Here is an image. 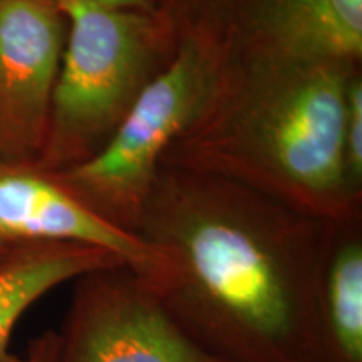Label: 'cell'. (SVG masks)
<instances>
[{
	"instance_id": "6da1fadb",
	"label": "cell",
	"mask_w": 362,
	"mask_h": 362,
	"mask_svg": "<svg viewBox=\"0 0 362 362\" xmlns=\"http://www.w3.org/2000/svg\"><path fill=\"white\" fill-rule=\"evenodd\" d=\"M329 220L237 181L161 165L136 235L163 257L148 284L223 362H307Z\"/></svg>"
},
{
	"instance_id": "7a4b0ae2",
	"label": "cell",
	"mask_w": 362,
	"mask_h": 362,
	"mask_svg": "<svg viewBox=\"0 0 362 362\" xmlns=\"http://www.w3.org/2000/svg\"><path fill=\"white\" fill-rule=\"evenodd\" d=\"M361 64L226 51L200 110L163 158L237 181L320 220L362 215L344 158Z\"/></svg>"
},
{
	"instance_id": "3957f363",
	"label": "cell",
	"mask_w": 362,
	"mask_h": 362,
	"mask_svg": "<svg viewBox=\"0 0 362 362\" xmlns=\"http://www.w3.org/2000/svg\"><path fill=\"white\" fill-rule=\"evenodd\" d=\"M67 33L47 134L34 168L59 173L106 146L146 86L170 64L178 25L168 11L139 12L61 0Z\"/></svg>"
},
{
	"instance_id": "277c9868",
	"label": "cell",
	"mask_w": 362,
	"mask_h": 362,
	"mask_svg": "<svg viewBox=\"0 0 362 362\" xmlns=\"http://www.w3.org/2000/svg\"><path fill=\"white\" fill-rule=\"evenodd\" d=\"M176 25L173 59L146 86L106 146L83 165L45 173L94 214L134 235L163 158L200 110L225 56L223 44L208 30Z\"/></svg>"
},
{
	"instance_id": "5b68a950",
	"label": "cell",
	"mask_w": 362,
	"mask_h": 362,
	"mask_svg": "<svg viewBox=\"0 0 362 362\" xmlns=\"http://www.w3.org/2000/svg\"><path fill=\"white\" fill-rule=\"evenodd\" d=\"M54 362H223L189 339L126 265L74 280Z\"/></svg>"
},
{
	"instance_id": "8992f818",
	"label": "cell",
	"mask_w": 362,
	"mask_h": 362,
	"mask_svg": "<svg viewBox=\"0 0 362 362\" xmlns=\"http://www.w3.org/2000/svg\"><path fill=\"white\" fill-rule=\"evenodd\" d=\"M226 51L361 64L362 0H170Z\"/></svg>"
},
{
	"instance_id": "52a82bcc",
	"label": "cell",
	"mask_w": 362,
	"mask_h": 362,
	"mask_svg": "<svg viewBox=\"0 0 362 362\" xmlns=\"http://www.w3.org/2000/svg\"><path fill=\"white\" fill-rule=\"evenodd\" d=\"M67 22L57 7L0 0V156L37 165Z\"/></svg>"
},
{
	"instance_id": "ba28073f",
	"label": "cell",
	"mask_w": 362,
	"mask_h": 362,
	"mask_svg": "<svg viewBox=\"0 0 362 362\" xmlns=\"http://www.w3.org/2000/svg\"><path fill=\"white\" fill-rule=\"evenodd\" d=\"M34 243H76L106 250L151 284L163 257L72 197L51 176L29 166H0V248Z\"/></svg>"
},
{
	"instance_id": "9c48e42d",
	"label": "cell",
	"mask_w": 362,
	"mask_h": 362,
	"mask_svg": "<svg viewBox=\"0 0 362 362\" xmlns=\"http://www.w3.org/2000/svg\"><path fill=\"white\" fill-rule=\"evenodd\" d=\"M307 362H362V215L327 221Z\"/></svg>"
},
{
	"instance_id": "30bf717a",
	"label": "cell",
	"mask_w": 362,
	"mask_h": 362,
	"mask_svg": "<svg viewBox=\"0 0 362 362\" xmlns=\"http://www.w3.org/2000/svg\"><path fill=\"white\" fill-rule=\"evenodd\" d=\"M117 265L124 264L112 253L76 243L13 248L0 264V362H25L12 351V334L35 302L81 275Z\"/></svg>"
},
{
	"instance_id": "8fae6325",
	"label": "cell",
	"mask_w": 362,
	"mask_h": 362,
	"mask_svg": "<svg viewBox=\"0 0 362 362\" xmlns=\"http://www.w3.org/2000/svg\"><path fill=\"white\" fill-rule=\"evenodd\" d=\"M344 158L352 187L362 192V72L352 76L347 86L344 112Z\"/></svg>"
},
{
	"instance_id": "7c38bea8",
	"label": "cell",
	"mask_w": 362,
	"mask_h": 362,
	"mask_svg": "<svg viewBox=\"0 0 362 362\" xmlns=\"http://www.w3.org/2000/svg\"><path fill=\"white\" fill-rule=\"evenodd\" d=\"M57 352V332L44 330L27 346L25 362H54Z\"/></svg>"
},
{
	"instance_id": "4fadbf2b",
	"label": "cell",
	"mask_w": 362,
	"mask_h": 362,
	"mask_svg": "<svg viewBox=\"0 0 362 362\" xmlns=\"http://www.w3.org/2000/svg\"><path fill=\"white\" fill-rule=\"evenodd\" d=\"M103 7L124 8V11L161 12L168 7L170 0H88Z\"/></svg>"
},
{
	"instance_id": "5bb4252c",
	"label": "cell",
	"mask_w": 362,
	"mask_h": 362,
	"mask_svg": "<svg viewBox=\"0 0 362 362\" xmlns=\"http://www.w3.org/2000/svg\"><path fill=\"white\" fill-rule=\"evenodd\" d=\"M34 2L47 4V6H54V7H57V8H59V2H61V0H34Z\"/></svg>"
},
{
	"instance_id": "9a60e30c",
	"label": "cell",
	"mask_w": 362,
	"mask_h": 362,
	"mask_svg": "<svg viewBox=\"0 0 362 362\" xmlns=\"http://www.w3.org/2000/svg\"><path fill=\"white\" fill-rule=\"evenodd\" d=\"M12 250H13V248H12ZM12 250H6V248H0V264H2V262L6 260L8 255H11Z\"/></svg>"
}]
</instances>
